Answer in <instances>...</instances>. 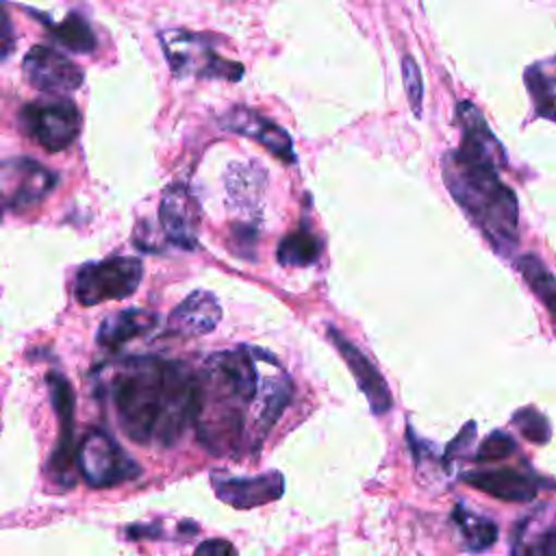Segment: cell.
<instances>
[{"label":"cell","mask_w":556,"mask_h":556,"mask_svg":"<svg viewBox=\"0 0 556 556\" xmlns=\"http://www.w3.org/2000/svg\"><path fill=\"white\" fill-rule=\"evenodd\" d=\"M102 387L117 426L135 443L169 447L193 421L198 371L182 361L130 356Z\"/></svg>","instance_id":"7a4b0ae2"},{"label":"cell","mask_w":556,"mask_h":556,"mask_svg":"<svg viewBox=\"0 0 556 556\" xmlns=\"http://www.w3.org/2000/svg\"><path fill=\"white\" fill-rule=\"evenodd\" d=\"M143 263L135 256H113L98 263H87L74 280V295L83 306H96L109 300L132 295L141 282Z\"/></svg>","instance_id":"5b68a950"},{"label":"cell","mask_w":556,"mask_h":556,"mask_svg":"<svg viewBox=\"0 0 556 556\" xmlns=\"http://www.w3.org/2000/svg\"><path fill=\"white\" fill-rule=\"evenodd\" d=\"M328 339L334 343V348L339 350V354L343 356V361L348 363L358 389L365 393L369 408L374 415H384L391 410V391L382 378V374L374 367V363L352 343L348 341L337 328L328 326Z\"/></svg>","instance_id":"5bb4252c"},{"label":"cell","mask_w":556,"mask_h":556,"mask_svg":"<svg viewBox=\"0 0 556 556\" xmlns=\"http://www.w3.org/2000/svg\"><path fill=\"white\" fill-rule=\"evenodd\" d=\"M456 117L460 143L443 154V182L491 248L497 254H510L519 239V202L500 178L506 150L476 104L460 102Z\"/></svg>","instance_id":"6da1fadb"},{"label":"cell","mask_w":556,"mask_h":556,"mask_svg":"<svg viewBox=\"0 0 556 556\" xmlns=\"http://www.w3.org/2000/svg\"><path fill=\"white\" fill-rule=\"evenodd\" d=\"M526 87L534 102V109L541 117L554 119V96H556V80L552 72V61L534 63L526 70Z\"/></svg>","instance_id":"7402d4cb"},{"label":"cell","mask_w":556,"mask_h":556,"mask_svg":"<svg viewBox=\"0 0 556 556\" xmlns=\"http://www.w3.org/2000/svg\"><path fill=\"white\" fill-rule=\"evenodd\" d=\"M195 554L198 556H204V554H208V556H226V554H237V549L226 539H208V541H204V543H200L195 547Z\"/></svg>","instance_id":"4dcf8cb0"},{"label":"cell","mask_w":556,"mask_h":556,"mask_svg":"<svg viewBox=\"0 0 556 556\" xmlns=\"http://www.w3.org/2000/svg\"><path fill=\"white\" fill-rule=\"evenodd\" d=\"M161 43L169 63V70L178 78H219L239 80L243 65L219 56L206 37L187 30L161 33Z\"/></svg>","instance_id":"277c9868"},{"label":"cell","mask_w":556,"mask_h":556,"mask_svg":"<svg viewBox=\"0 0 556 556\" xmlns=\"http://www.w3.org/2000/svg\"><path fill=\"white\" fill-rule=\"evenodd\" d=\"M50 393L52 404L59 415V443L50 458V471L63 484L74 482V465H76V447H74V391L70 382L61 374H50Z\"/></svg>","instance_id":"8fae6325"},{"label":"cell","mask_w":556,"mask_h":556,"mask_svg":"<svg viewBox=\"0 0 556 556\" xmlns=\"http://www.w3.org/2000/svg\"><path fill=\"white\" fill-rule=\"evenodd\" d=\"M510 421L532 443H541L543 445L552 437V426H549L547 417L543 413H539L536 408H532V406L515 410Z\"/></svg>","instance_id":"484cf974"},{"label":"cell","mask_w":556,"mask_h":556,"mask_svg":"<svg viewBox=\"0 0 556 556\" xmlns=\"http://www.w3.org/2000/svg\"><path fill=\"white\" fill-rule=\"evenodd\" d=\"M517 269L530 285V289L541 298L545 308L552 313L554 311V295H556V285L552 271L545 267V263L536 254H523L517 258Z\"/></svg>","instance_id":"d4e9b609"},{"label":"cell","mask_w":556,"mask_h":556,"mask_svg":"<svg viewBox=\"0 0 556 556\" xmlns=\"http://www.w3.org/2000/svg\"><path fill=\"white\" fill-rule=\"evenodd\" d=\"M228 195L237 204H252L263 193V169L243 163H230L226 174Z\"/></svg>","instance_id":"603a6c76"},{"label":"cell","mask_w":556,"mask_h":556,"mask_svg":"<svg viewBox=\"0 0 556 556\" xmlns=\"http://www.w3.org/2000/svg\"><path fill=\"white\" fill-rule=\"evenodd\" d=\"M554 519L552 506H541L523 521H519L513 536V554L552 556L554 554Z\"/></svg>","instance_id":"d6986e66"},{"label":"cell","mask_w":556,"mask_h":556,"mask_svg":"<svg viewBox=\"0 0 556 556\" xmlns=\"http://www.w3.org/2000/svg\"><path fill=\"white\" fill-rule=\"evenodd\" d=\"M463 480L491 497L515 502V504L534 500L541 484V478H536L532 471H523L517 467L465 471Z\"/></svg>","instance_id":"9a60e30c"},{"label":"cell","mask_w":556,"mask_h":556,"mask_svg":"<svg viewBox=\"0 0 556 556\" xmlns=\"http://www.w3.org/2000/svg\"><path fill=\"white\" fill-rule=\"evenodd\" d=\"M22 67L26 80L35 89L52 96L76 91L83 85V70L48 46L30 48Z\"/></svg>","instance_id":"30bf717a"},{"label":"cell","mask_w":556,"mask_h":556,"mask_svg":"<svg viewBox=\"0 0 556 556\" xmlns=\"http://www.w3.org/2000/svg\"><path fill=\"white\" fill-rule=\"evenodd\" d=\"M156 324H159V315L152 311H146V308L117 311L102 319L96 341H98V345L115 352L122 345H126L128 341L141 337V334H148Z\"/></svg>","instance_id":"ac0fdd59"},{"label":"cell","mask_w":556,"mask_h":556,"mask_svg":"<svg viewBox=\"0 0 556 556\" xmlns=\"http://www.w3.org/2000/svg\"><path fill=\"white\" fill-rule=\"evenodd\" d=\"M517 452V441L510 437V434H506V432H502V430H495V432H491L480 445H478V450H476V454H473V460L476 463H495V460H502V458H508V456H513Z\"/></svg>","instance_id":"4316f807"},{"label":"cell","mask_w":556,"mask_h":556,"mask_svg":"<svg viewBox=\"0 0 556 556\" xmlns=\"http://www.w3.org/2000/svg\"><path fill=\"white\" fill-rule=\"evenodd\" d=\"M15 48V35H13V24L9 15L0 9V61H4Z\"/></svg>","instance_id":"f546056e"},{"label":"cell","mask_w":556,"mask_h":556,"mask_svg":"<svg viewBox=\"0 0 556 556\" xmlns=\"http://www.w3.org/2000/svg\"><path fill=\"white\" fill-rule=\"evenodd\" d=\"M291 395H293V384H291L289 376L282 374V371L267 378L263 382V387L258 384V391L254 395L256 406H254V424H252L254 447H258V443H263L265 434L280 419V415L287 408Z\"/></svg>","instance_id":"e0dca14e"},{"label":"cell","mask_w":556,"mask_h":556,"mask_svg":"<svg viewBox=\"0 0 556 556\" xmlns=\"http://www.w3.org/2000/svg\"><path fill=\"white\" fill-rule=\"evenodd\" d=\"M76 465L85 482L96 489L117 486L141 473V465L104 430H89L85 434L76 450Z\"/></svg>","instance_id":"8992f818"},{"label":"cell","mask_w":556,"mask_h":556,"mask_svg":"<svg viewBox=\"0 0 556 556\" xmlns=\"http://www.w3.org/2000/svg\"><path fill=\"white\" fill-rule=\"evenodd\" d=\"M258 391L254 352L245 345L222 350L204 361L198 371L193 428L198 441L213 454L239 450L245 432V413Z\"/></svg>","instance_id":"3957f363"},{"label":"cell","mask_w":556,"mask_h":556,"mask_svg":"<svg viewBox=\"0 0 556 556\" xmlns=\"http://www.w3.org/2000/svg\"><path fill=\"white\" fill-rule=\"evenodd\" d=\"M20 124L37 146L48 152H61L78 137L80 113L72 100L52 96L22 106Z\"/></svg>","instance_id":"52a82bcc"},{"label":"cell","mask_w":556,"mask_h":556,"mask_svg":"<svg viewBox=\"0 0 556 556\" xmlns=\"http://www.w3.org/2000/svg\"><path fill=\"white\" fill-rule=\"evenodd\" d=\"M454 521L460 530L463 545L469 552H484L497 541V526L489 517L467 510L460 504L454 508Z\"/></svg>","instance_id":"44dd1931"},{"label":"cell","mask_w":556,"mask_h":556,"mask_svg":"<svg viewBox=\"0 0 556 556\" xmlns=\"http://www.w3.org/2000/svg\"><path fill=\"white\" fill-rule=\"evenodd\" d=\"M48 28H50L52 37L72 52L87 54L96 48V35H93L91 26L76 13H70L63 22L50 24Z\"/></svg>","instance_id":"cb8c5ba5"},{"label":"cell","mask_w":556,"mask_h":556,"mask_svg":"<svg viewBox=\"0 0 556 556\" xmlns=\"http://www.w3.org/2000/svg\"><path fill=\"white\" fill-rule=\"evenodd\" d=\"M213 491L232 508H256L282 497L285 478L280 471L258 476H213Z\"/></svg>","instance_id":"7c38bea8"},{"label":"cell","mask_w":556,"mask_h":556,"mask_svg":"<svg viewBox=\"0 0 556 556\" xmlns=\"http://www.w3.org/2000/svg\"><path fill=\"white\" fill-rule=\"evenodd\" d=\"M0 215H2V206H0Z\"/></svg>","instance_id":"1f68e13d"},{"label":"cell","mask_w":556,"mask_h":556,"mask_svg":"<svg viewBox=\"0 0 556 556\" xmlns=\"http://www.w3.org/2000/svg\"><path fill=\"white\" fill-rule=\"evenodd\" d=\"M159 224L172 245L193 250L200 232V206L187 185H167L159 202Z\"/></svg>","instance_id":"9c48e42d"},{"label":"cell","mask_w":556,"mask_h":556,"mask_svg":"<svg viewBox=\"0 0 556 556\" xmlns=\"http://www.w3.org/2000/svg\"><path fill=\"white\" fill-rule=\"evenodd\" d=\"M222 126L261 143L271 156H276L285 163L295 161V152H293V143H291L289 132L282 126L274 124L271 119L263 117L261 113H256L248 106H232L222 117Z\"/></svg>","instance_id":"4fadbf2b"},{"label":"cell","mask_w":556,"mask_h":556,"mask_svg":"<svg viewBox=\"0 0 556 556\" xmlns=\"http://www.w3.org/2000/svg\"><path fill=\"white\" fill-rule=\"evenodd\" d=\"M473 439H476V424H473V421H469V424H465V428L458 432V437H456V439L445 447L443 458H441L443 467H450V463H454L456 458L465 456V454L469 452V447H471Z\"/></svg>","instance_id":"f1b7e54d"},{"label":"cell","mask_w":556,"mask_h":556,"mask_svg":"<svg viewBox=\"0 0 556 556\" xmlns=\"http://www.w3.org/2000/svg\"><path fill=\"white\" fill-rule=\"evenodd\" d=\"M222 319V306L215 293L195 289L191 291L167 319V330L178 337H202L208 334Z\"/></svg>","instance_id":"2e32d148"},{"label":"cell","mask_w":556,"mask_h":556,"mask_svg":"<svg viewBox=\"0 0 556 556\" xmlns=\"http://www.w3.org/2000/svg\"><path fill=\"white\" fill-rule=\"evenodd\" d=\"M402 78H404V89H406L408 104H410L413 113L419 117L421 115V100H424V80H421V72H419L417 63L408 54L402 59Z\"/></svg>","instance_id":"83f0119b"},{"label":"cell","mask_w":556,"mask_h":556,"mask_svg":"<svg viewBox=\"0 0 556 556\" xmlns=\"http://www.w3.org/2000/svg\"><path fill=\"white\" fill-rule=\"evenodd\" d=\"M56 185L54 172L28 156L0 161V206L15 211L43 202Z\"/></svg>","instance_id":"ba28073f"},{"label":"cell","mask_w":556,"mask_h":556,"mask_svg":"<svg viewBox=\"0 0 556 556\" xmlns=\"http://www.w3.org/2000/svg\"><path fill=\"white\" fill-rule=\"evenodd\" d=\"M319 254L321 241L308 226H300L298 230L285 235L276 248V258L285 267H308L317 263Z\"/></svg>","instance_id":"ffe728a7"}]
</instances>
